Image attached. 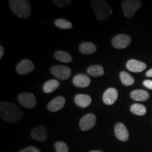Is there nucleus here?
<instances>
[{
	"instance_id": "obj_29",
	"label": "nucleus",
	"mask_w": 152,
	"mask_h": 152,
	"mask_svg": "<svg viewBox=\"0 0 152 152\" xmlns=\"http://www.w3.org/2000/svg\"><path fill=\"white\" fill-rule=\"evenodd\" d=\"M4 53V48L3 46H0V58H2Z\"/></svg>"
},
{
	"instance_id": "obj_18",
	"label": "nucleus",
	"mask_w": 152,
	"mask_h": 152,
	"mask_svg": "<svg viewBox=\"0 0 152 152\" xmlns=\"http://www.w3.org/2000/svg\"><path fill=\"white\" fill-rule=\"evenodd\" d=\"M96 47L94 44L90 42H85L82 43L79 46L80 52L83 54H91L96 52Z\"/></svg>"
},
{
	"instance_id": "obj_14",
	"label": "nucleus",
	"mask_w": 152,
	"mask_h": 152,
	"mask_svg": "<svg viewBox=\"0 0 152 152\" xmlns=\"http://www.w3.org/2000/svg\"><path fill=\"white\" fill-rule=\"evenodd\" d=\"M126 67L129 71L133 73H140L147 68V64L140 61L130 59L127 62Z\"/></svg>"
},
{
	"instance_id": "obj_10",
	"label": "nucleus",
	"mask_w": 152,
	"mask_h": 152,
	"mask_svg": "<svg viewBox=\"0 0 152 152\" xmlns=\"http://www.w3.org/2000/svg\"><path fill=\"white\" fill-rule=\"evenodd\" d=\"M30 135H31L32 138L37 140V141L45 142L47 140L48 133H47V130L45 128V127L42 126V125H39V126L36 127L31 130Z\"/></svg>"
},
{
	"instance_id": "obj_5",
	"label": "nucleus",
	"mask_w": 152,
	"mask_h": 152,
	"mask_svg": "<svg viewBox=\"0 0 152 152\" xmlns=\"http://www.w3.org/2000/svg\"><path fill=\"white\" fill-rule=\"evenodd\" d=\"M18 101L20 104L26 109H33L37 104L35 95L30 92H23L18 96Z\"/></svg>"
},
{
	"instance_id": "obj_4",
	"label": "nucleus",
	"mask_w": 152,
	"mask_h": 152,
	"mask_svg": "<svg viewBox=\"0 0 152 152\" xmlns=\"http://www.w3.org/2000/svg\"><path fill=\"white\" fill-rule=\"evenodd\" d=\"M142 1L140 0H127L122 2V9L125 16L132 18L135 13L141 7Z\"/></svg>"
},
{
	"instance_id": "obj_31",
	"label": "nucleus",
	"mask_w": 152,
	"mask_h": 152,
	"mask_svg": "<svg viewBox=\"0 0 152 152\" xmlns=\"http://www.w3.org/2000/svg\"><path fill=\"white\" fill-rule=\"evenodd\" d=\"M90 152H103V151H96V150H93V151H91Z\"/></svg>"
},
{
	"instance_id": "obj_27",
	"label": "nucleus",
	"mask_w": 152,
	"mask_h": 152,
	"mask_svg": "<svg viewBox=\"0 0 152 152\" xmlns=\"http://www.w3.org/2000/svg\"><path fill=\"white\" fill-rule=\"evenodd\" d=\"M19 152H40V150L37 147H33V146H30V147L20 150Z\"/></svg>"
},
{
	"instance_id": "obj_9",
	"label": "nucleus",
	"mask_w": 152,
	"mask_h": 152,
	"mask_svg": "<svg viewBox=\"0 0 152 152\" xmlns=\"http://www.w3.org/2000/svg\"><path fill=\"white\" fill-rule=\"evenodd\" d=\"M35 69V65L33 62L29 59H24L17 64L16 71L20 75H26V74L31 73Z\"/></svg>"
},
{
	"instance_id": "obj_2",
	"label": "nucleus",
	"mask_w": 152,
	"mask_h": 152,
	"mask_svg": "<svg viewBox=\"0 0 152 152\" xmlns=\"http://www.w3.org/2000/svg\"><path fill=\"white\" fill-rule=\"evenodd\" d=\"M9 4L12 12L19 18H27L31 14V4L28 0H9Z\"/></svg>"
},
{
	"instance_id": "obj_17",
	"label": "nucleus",
	"mask_w": 152,
	"mask_h": 152,
	"mask_svg": "<svg viewBox=\"0 0 152 152\" xmlns=\"http://www.w3.org/2000/svg\"><path fill=\"white\" fill-rule=\"evenodd\" d=\"M130 96L134 101L145 102V101L149 99V93L143 90H135L131 92Z\"/></svg>"
},
{
	"instance_id": "obj_7",
	"label": "nucleus",
	"mask_w": 152,
	"mask_h": 152,
	"mask_svg": "<svg viewBox=\"0 0 152 152\" xmlns=\"http://www.w3.org/2000/svg\"><path fill=\"white\" fill-rule=\"evenodd\" d=\"M131 37L125 34H120L112 39L111 44L114 48L118 49H122L126 48L131 43Z\"/></svg>"
},
{
	"instance_id": "obj_26",
	"label": "nucleus",
	"mask_w": 152,
	"mask_h": 152,
	"mask_svg": "<svg viewBox=\"0 0 152 152\" xmlns=\"http://www.w3.org/2000/svg\"><path fill=\"white\" fill-rule=\"evenodd\" d=\"M53 3L59 7H65L70 5L72 1L71 0H53Z\"/></svg>"
},
{
	"instance_id": "obj_15",
	"label": "nucleus",
	"mask_w": 152,
	"mask_h": 152,
	"mask_svg": "<svg viewBox=\"0 0 152 152\" xmlns=\"http://www.w3.org/2000/svg\"><path fill=\"white\" fill-rule=\"evenodd\" d=\"M73 83L75 86L80 88L87 87L90 85L91 80L88 76L85 74H78L76 75L73 79Z\"/></svg>"
},
{
	"instance_id": "obj_23",
	"label": "nucleus",
	"mask_w": 152,
	"mask_h": 152,
	"mask_svg": "<svg viewBox=\"0 0 152 152\" xmlns=\"http://www.w3.org/2000/svg\"><path fill=\"white\" fill-rule=\"evenodd\" d=\"M120 78L123 84L125 86H130L134 83V77L125 71H122L120 73Z\"/></svg>"
},
{
	"instance_id": "obj_6",
	"label": "nucleus",
	"mask_w": 152,
	"mask_h": 152,
	"mask_svg": "<svg viewBox=\"0 0 152 152\" xmlns=\"http://www.w3.org/2000/svg\"><path fill=\"white\" fill-rule=\"evenodd\" d=\"M51 73L56 78L64 80H67L71 77V70L67 66L56 65L51 68Z\"/></svg>"
},
{
	"instance_id": "obj_30",
	"label": "nucleus",
	"mask_w": 152,
	"mask_h": 152,
	"mask_svg": "<svg viewBox=\"0 0 152 152\" xmlns=\"http://www.w3.org/2000/svg\"><path fill=\"white\" fill-rule=\"evenodd\" d=\"M146 75H147V77H152V68H151V69L149 70V71H148L147 73H146Z\"/></svg>"
},
{
	"instance_id": "obj_16",
	"label": "nucleus",
	"mask_w": 152,
	"mask_h": 152,
	"mask_svg": "<svg viewBox=\"0 0 152 152\" xmlns=\"http://www.w3.org/2000/svg\"><path fill=\"white\" fill-rule=\"evenodd\" d=\"M74 101L76 105L78 106L80 108H87V106L90 105L92 102V99L90 96L87 94H77L74 98Z\"/></svg>"
},
{
	"instance_id": "obj_12",
	"label": "nucleus",
	"mask_w": 152,
	"mask_h": 152,
	"mask_svg": "<svg viewBox=\"0 0 152 152\" xmlns=\"http://www.w3.org/2000/svg\"><path fill=\"white\" fill-rule=\"evenodd\" d=\"M118 93L116 89L110 87L107 89L103 94V102L106 105H113L116 102Z\"/></svg>"
},
{
	"instance_id": "obj_3",
	"label": "nucleus",
	"mask_w": 152,
	"mask_h": 152,
	"mask_svg": "<svg viewBox=\"0 0 152 152\" xmlns=\"http://www.w3.org/2000/svg\"><path fill=\"white\" fill-rule=\"evenodd\" d=\"M93 11L96 18L99 20H104L109 18L112 14V9L107 2L103 0L91 1Z\"/></svg>"
},
{
	"instance_id": "obj_28",
	"label": "nucleus",
	"mask_w": 152,
	"mask_h": 152,
	"mask_svg": "<svg viewBox=\"0 0 152 152\" xmlns=\"http://www.w3.org/2000/svg\"><path fill=\"white\" fill-rule=\"evenodd\" d=\"M143 85L147 87V88L149 89V90H152V80H144L143 82Z\"/></svg>"
},
{
	"instance_id": "obj_21",
	"label": "nucleus",
	"mask_w": 152,
	"mask_h": 152,
	"mask_svg": "<svg viewBox=\"0 0 152 152\" xmlns=\"http://www.w3.org/2000/svg\"><path fill=\"white\" fill-rule=\"evenodd\" d=\"M54 58L56 60L64 63H70L72 61V56L68 52L64 51H57L54 53Z\"/></svg>"
},
{
	"instance_id": "obj_19",
	"label": "nucleus",
	"mask_w": 152,
	"mask_h": 152,
	"mask_svg": "<svg viewBox=\"0 0 152 152\" xmlns=\"http://www.w3.org/2000/svg\"><path fill=\"white\" fill-rule=\"evenodd\" d=\"M59 87V82L56 80H49L43 85V91L45 93H52Z\"/></svg>"
},
{
	"instance_id": "obj_20",
	"label": "nucleus",
	"mask_w": 152,
	"mask_h": 152,
	"mask_svg": "<svg viewBox=\"0 0 152 152\" xmlns=\"http://www.w3.org/2000/svg\"><path fill=\"white\" fill-rule=\"evenodd\" d=\"M87 73L93 77H101L104 74V68L102 66H91L87 68Z\"/></svg>"
},
{
	"instance_id": "obj_11",
	"label": "nucleus",
	"mask_w": 152,
	"mask_h": 152,
	"mask_svg": "<svg viewBox=\"0 0 152 152\" xmlns=\"http://www.w3.org/2000/svg\"><path fill=\"white\" fill-rule=\"evenodd\" d=\"M115 135L118 140L122 142H127L129 139V132L125 125L122 123H118L114 128Z\"/></svg>"
},
{
	"instance_id": "obj_22",
	"label": "nucleus",
	"mask_w": 152,
	"mask_h": 152,
	"mask_svg": "<svg viewBox=\"0 0 152 152\" xmlns=\"http://www.w3.org/2000/svg\"><path fill=\"white\" fill-rule=\"evenodd\" d=\"M130 111L136 115L142 116L147 113V108L140 104H134L130 106Z\"/></svg>"
},
{
	"instance_id": "obj_1",
	"label": "nucleus",
	"mask_w": 152,
	"mask_h": 152,
	"mask_svg": "<svg viewBox=\"0 0 152 152\" xmlns=\"http://www.w3.org/2000/svg\"><path fill=\"white\" fill-rule=\"evenodd\" d=\"M0 115L4 121L14 123L18 122L23 117V112L16 104L1 102L0 103Z\"/></svg>"
},
{
	"instance_id": "obj_25",
	"label": "nucleus",
	"mask_w": 152,
	"mask_h": 152,
	"mask_svg": "<svg viewBox=\"0 0 152 152\" xmlns=\"http://www.w3.org/2000/svg\"><path fill=\"white\" fill-rule=\"evenodd\" d=\"M55 149L56 152H68L69 149L67 144L62 142H57L55 143Z\"/></svg>"
},
{
	"instance_id": "obj_8",
	"label": "nucleus",
	"mask_w": 152,
	"mask_h": 152,
	"mask_svg": "<svg viewBox=\"0 0 152 152\" xmlns=\"http://www.w3.org/2000/svg\"><path fill=\"white\" fill-rule=\"evenodd\" d=\"M96 122V115L92 113H87L81 118L79 124L80 128L83 131H87L94 126Z\"/></svg>"
},
{
	"instance_id": "obj_24",
	"label": "nucleus",
	"mask_w": 152,
	"mask_h": 152,
	"mask_svg": "<svg viewBox=\"0 0 152 152\" xmlns=\"http://www.w3.org/2000/svg\"><path fill=\"white\" fill-rule=\"evenodd\" d=\"M54 24L57 28H61V29H71L73 28V26H72L71 22L63 18L56 19L55 20Z\"/></svg>"
},
{
	"instance_id": "obj_13",
	"label": "nucleus",
	"mask_w": 152,
	"mask_h": 152,
	"mask_svg": "<svg viewBox=\"0 0 152 152\" xmlns=\"http://www.w3.org/2000/svg\"><path fill=\"white\" fill-rule=\"evenodd\" d=\"M66 103V99L64 96H58L55 97L47 104V109L51 112L59 111L64 107Z\"/></svg>"
}]
</instances>
